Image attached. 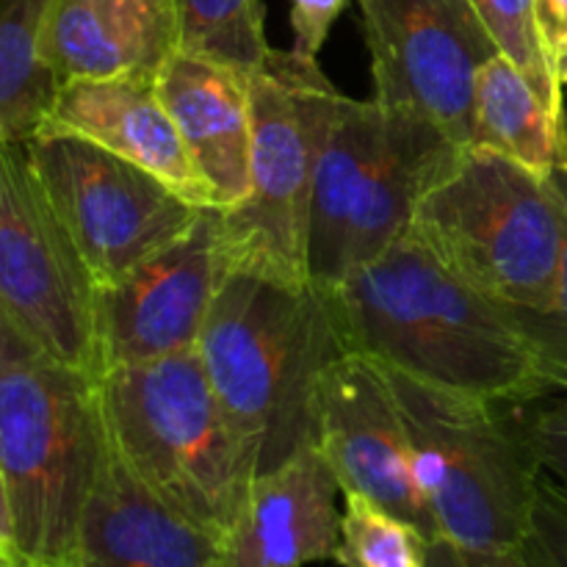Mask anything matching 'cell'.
<instances>
[{"label": "cell", "instance_id": "obj_24", "mask_svg": "<svg viewBox=\"0 0 567 567\" xmlns=\"http://www.w3.org/2000/svg\"><path fill=\"white\" fill-rule=\"evenodd\" d=\"M515 435L529 449L540 474L567 487V391H551L532 402L513 404L507 415Z\"/></svg>", "mask_w": 567, "mask_h": 567}, {"label": "cell", "instance_id": "obj_5", "mask_svg": "<svg viewBox=\"0 0 567 567\" xmlns=\"http://www.w3.org/2000/svg\"><path fill=\"white\" fill-rule=\"evenodd\" d=\"M413 233L496 302L551 310L567 247V199L554 175L471 144L426 188Z\"/></svg>", "mask_w": 567, "mask_h": 567}, {"label": "cell", "instance_id": "obj_18", "mask_svg": "<svg viewBox=\"0 0 567 567\" xmlns=\"http://www.w3.org/2000/svg\"><path fill=\"white\" fill-rule=\"evenodd\" d=\"M155 86L194 166L214 188L216 208H236L249 192L252 161L249 78L219 61L177 50L161 70Z\"/></svg>", "mask_w": 567, "mask_h": 567}, {"label": "cell", "instance_id": "obj_21", "mask_svg": "<svg viewBox=\"0 0 567 567\" xmlns=\"http://www.w3.org/2000/svg\"><path fill=\"white\" fill-rule=\"evenodd\" d=\"M181 50L252 75L264 66L266 42L260 0H177Z\"/></svg>", "mask_w": 567, "mask_h": 567}, {"label": "cell", "instance_id": "obj_4", "mask_svg": "<svg viewBox=\"0 0 567 567\" xmlns=\"http://www.w3.org/2000/svg\"><path fill=\"white\" fill-rule=\"evenodd\" d=\"M100 399L122 463L175 513L225 540L258 468L197 349L105 371Z\"/></svg>", "mask_w": 567, "mask_h": 567}, {"label": "cell", "instance_id": "obj_26", "mask_svg": "<svg viewBox=\"0 0 567 567\" xmlns=\"http://www.w3.org/2000/svg\"><path fill=\"white\" fill-rule=\"evenodd\" d=\"M554 177H557L559 188H563L567 199V166L554 172ZM515 313H518L520 324L529 332L554 391H567V247L563 255V271H559V286L551 310H546V313L515 310Z\"/></svg>", "mask_w": 567, "mask_h": 567}, {"label": "cell", "instance_id": "obj_12", "mask_svg": "<svg viewBox=\"0 0 567 567\" xmlns=\"http://www.w3.org/2000/svg\"><path fill=\"white\" fill-rule=\"evenodd\" d=\"M316 446L341 493H360L430 540L441 537L415 480L396 388L380 360L343 352L327 365L316 402Z\"/></svg>", "mask_w": 567, "mask_h": 567}, {"label": "cell", "instance_id": "obj_27", "mask_svg": "<svg viewBox=\"0 0 567 567\" xmlns=\"http://www.w3.org/2000/svg\"><path fill=\"white\" fill-rule=\"evenodd\" d=\"M349 0H291L293 48L305 59H319L332 25Z\"/></svg>", "mask_w": 567, "mask_h": 567}, {"label": "cell", "instance_id": "obj_23", "mask_svg": "<svg viewBox=\"0 0 567 567\" xmlns=\"http://www.w3.org/2000/svg\"><path fill=\"white\" fill-rule=\"evenodd\" d=\"M471 3L496 39L498 50L520 66L532 86L554 109L565 111L557 64H554L551 53L543 42L540 25H537V0H471Z\"/></svg>", "mask_w": 567, "mask_h": 567}, {"label": "cell", "instance_id": "obj_28", "mask_svg": "<svg viewBox=\"0 0 567 567\" xmlns=\"http://www.w3.org/2000/svg\"><path fill=\"white\" fill-rule=\"evenodd\" d=\"M537 25L548 53L557 59L559 50L567 48V0H537Z\"/></svg>", "mask_w": 567, "mask_h": 567}, {"label": "cell", "instance_id": "obj_15", "mask_svg": "<svg viewBox=\"0 0 567 567\" xmlns=\"http://www.w3.org/2000/svg\"><path fill=\"white\" fill-rule=\"evenodd\" d=\"M44 131L89 138L142 166L188 203L216 208L214 188L194 166L186 142L153 81L116 78L64 83L39 133Z\"/></svg>", "mask_w": 567, "mask_h": 567}, {"label": "cell", "instance_id": "obj_10", "mask_svg": "<svg viewBox=\"0 0 567 567\" xmlns=\"http://www.w3.org/2000/svg\"><path fill=\"white\" fill-rule=\"evenodd\" d=\"M22 147L100 288L177 241L205 210L142 166L75 133L44 131Z\"/></svg>", "mask_w": 567, "mask_h": 567}, {"label": "cell", "instance_id": "obj_31", "mask_svg": "<svg viewBox=\"0 0 567 567\" xmlns=\"http://www.w3.org/2000/svg\"><path fill=\"white\" fill-rule=\"evenodd\" d=\"M557 75H559V83H563V89H567V48L559 50L557 53Z\"/></svg>", "mask_w": 567, "mask_h": 567}, {"label": "cell", "instance_id": "obj_16", "mask_svg": "<svg viewBox=\"0 0 567 567\" xmlns=\"http://www.w3.org/2000/svg\"><path fill=\"white\" fill-rule=\"evenodd\" d=\"M181 50L177 0H55L42 61L59 86L75 81H158Z\"/></svg>", "mask_w": 567, "mask_h": 567}, {"label": "cell", "instance_id": "obj_32", "mask_svg": "<svg viewBox=\"0 0 567 567\" xmlns=\"http://www.w3.org/2000/svg\"><path fill=\"white\" fill-rule=\"evenodd\" d=\"M37 567H66V565H37Z\"/></svg>", "mask_w": 567, "mask_h": 567}, {"label": "cell", "instance_id": "obj_22", "mask_svg": "<svg viewBox=\"0 0 567 567\" xmlns=\"http://www.w3.org/2000/svg\"><path fill=\"white\" fill-rule=\"evenodd\" d=\"M430 537L360 493H343L341 567H430Z\"/></svg>", "mask_w": 567, "mask_h": 567}, {"label": "cell", "instance_id": "obj_25", "mask_svg": "<svg viewBox=\"0 0 567 567\" xmlns=\"http://www.w3.org/2000/svg\"><path fill=\"white\" fill-rule=\"evenodd\" d=\"M529 567H567V487L540 474L532 524L520 546Z\"/></svg>", "mask_w": 567, "mask_h": 567}, {"label": "cell", "instance_id": "obj_8", "mask_svg": "<svg viewBox=\"0 0 567 567\" xmlns=\"http://www.w3.org/2000/svg\"><path fill=\"white\" fill-rule=\"evenodd\" d=\"M388 369V365H385ZM413 471L441 537L463 551L524 546L540 468L496 404L388 369Z\"/></svg>", "mask_w": 567, "mask_h": 567}, {"label": "cell", "instance_id": "obj_2", "mask_svg": "<svg viewBox=\"0 0 567 567\" xmlns=\"http://www.w3.org/2000/svg\"><path fill=\"white\" fill-rule=\"evenodd\" d=\"M109 449L100 377L0 319V567H75Z\"/></svg>", "mask_w": 567, "mask_h": 567}, {"label": "cell", "instance_id": "obj_14", "mask_svg": "<svg viewBox=\"0 0 567 567\" xmlns=\"http://www.w3.org/2000/svg\"><path fill=\"white\" fill-rule=\"evenodd\" d=\"M338 485L316 443L258 474L236 524L221 540L219 567H305L336 563L341 546Z\"/></svg>", "mask_w": 567, "mask_h": 567}, {"label": "cell", "instance_id": "obj_13", "mask_svg": "<svg viewBox=\"0 0 567 567\" xmlns=\"http://www.w3.org/2000/svg\"><path fill=\"white\" fill-rule=\"evenodd\" d=\"M221 280L219 208H205L197 225L177 241L122 280L100 288L103 374L197 349Z\"/></svg>", "mask_w": 567, "mask_h": 567}, {"label": "cell", "instance_id": "obj_7", "mask_svg": "<svg viewBox=\"0 0 567 567\" xmlns=\"http://www.w3.org/2000/svg\"><path fill=\"white\" fill-rule=\"evenodd\" d=\"M252 161L249 192L219 210V258L230 271L313 282L308 269L316 166L341 92L319 61L297 50H269L249 75Z\"/></svg>", "mask_w": 567, "mask_h": 567}, {"label": "cell", "instance_id": "obj_11", "mask_svg": "<svg viewBox=\"0 0 567 567\" xmlns=\"http://www.w3.org/2000/svg\"><path fill=\"white\" fill-rule=\"evenodd\" d=\"M374 100L441 127L457 147L474 142L480 70L496 39L471 0H358Z\"/></svg>", "mask_w": 567, "mask_h": 567}, {"label": "cell", "instance_id": "obj_6", "mask_svg": "<svg viewBox=\"0 0 567 567\" xmlns=\"http://www.w3.org/2000/svg\"><path fill=\"white\" fill-rule=\"evenodd\" d=\"M460 150L421 116L341 94L316 166L310 280L338 286L402 241L426 188Z\"/></svg>", "mask_w": 567, "mask_h": 567}, {"label": "cell", "instance_id": "obj_30", "mask_svg": "<svg viewBox=\"0 0 567 567\" xmlns=\"http://www.w3.org/2000/svg\"><path fill=\"white\" fill-rule=\"evenodd\" d=\"M465 557H468L471 567H529L526 565L524 554H520V548H509V551H474V554L465 551Z\"/></svg>", "mask_w": 567, "mask_h": 567}, {"label": "cell", "instance_id": "obj_3", "mask_svg": "<svg viewBox=\"0 0 567 567\" xmlns=\"http://www.w3.org/2000/svg\"><path fill=\"white\" fill-rule=\"evenodd\" d=\"M197 352L255 468L266 474L316 443L321 377L349 349L330 288L230 271Z\"/></svg>", "mask_w": 567, "mask_h": 567}, {"label": "cell", "instance_id": "obj_17", "mask_svg": "<svg viewBox=\"0 0 567 567\" xmlns=\"http://www.w3.org/2000/svg\"><path fill=\"white\" fill-rule=\"evenodd\" d=\"M219 563L221 537L161 502L109 449L83 518L75 567H219Z\"/></svg>", "mask_w": 567, "mask_h": 567}, {"label": "cell", "instance_id": "obj_19", "mask_svg": "<svg viewBox=\"0 0 567 567\" xmlns=\"http://www.w3.org/2000/svg\"><path fill=\"white\" fill-rule=\"evenodd\" d=\"M471 144L554 175L567 166V114L532 86L515 61L498 53L476 78Z\"/></svg>", "mask_w": 567, "mask_h": 567}, {"label": "cell", "instance_id": "obj_29", "mask_svg": "<svg viewBox=\"0 0 567 567\" xmlns=\"http://www.w3.org/2000/svg\"><path fill=\"white\" fill-rule=\"evenodd\" d=\"M430 567H471L468 557L449 537H435L430 543Z\"/></svg>", "mask_w": 567, "mask_h": 567}, {"label": "cell", "instance_id": "obj_9", "mask_svg": "<svg viewBox=\"0 0 567 567\" xmlns=\"http://www.w3.org/2000/svg\"><path fill=\"white\" fill-rule=\"evenodd\" d=\"M100 286L22 144H0V319L70 369L103 377Z\"/></svg>", "mask_w": 567, "mask_h": 567}, {"label": "cell", "instance_id": "obj_20", "mask_svg": "<svg viewBox=\"0 0 567 567\" xmlns=\"http://www.w3.org/2000/svg\"><path fill=\"white\" fill-rule=\"evenodd\" d=\"M55 0H0V144L42 131L59 83L42 61V37Z\"/></svg>", "mask_w": 567, "mask_h": 567}, {"label": "cell", "instance_id": "obj_1", "mask_svg": "<svg viewBox=\"0 0 567 567\" xmlns=\"http://www.w3.org/2000/svg\"><path fill=\"white\" fill-rule=\"evenodd\" d=\"M330 291L349 352L493 404L554 391L518 313L454 275L413 230Z\"/></svg>", "mask_w": 567, "mask_h": 567}]
</instances>
